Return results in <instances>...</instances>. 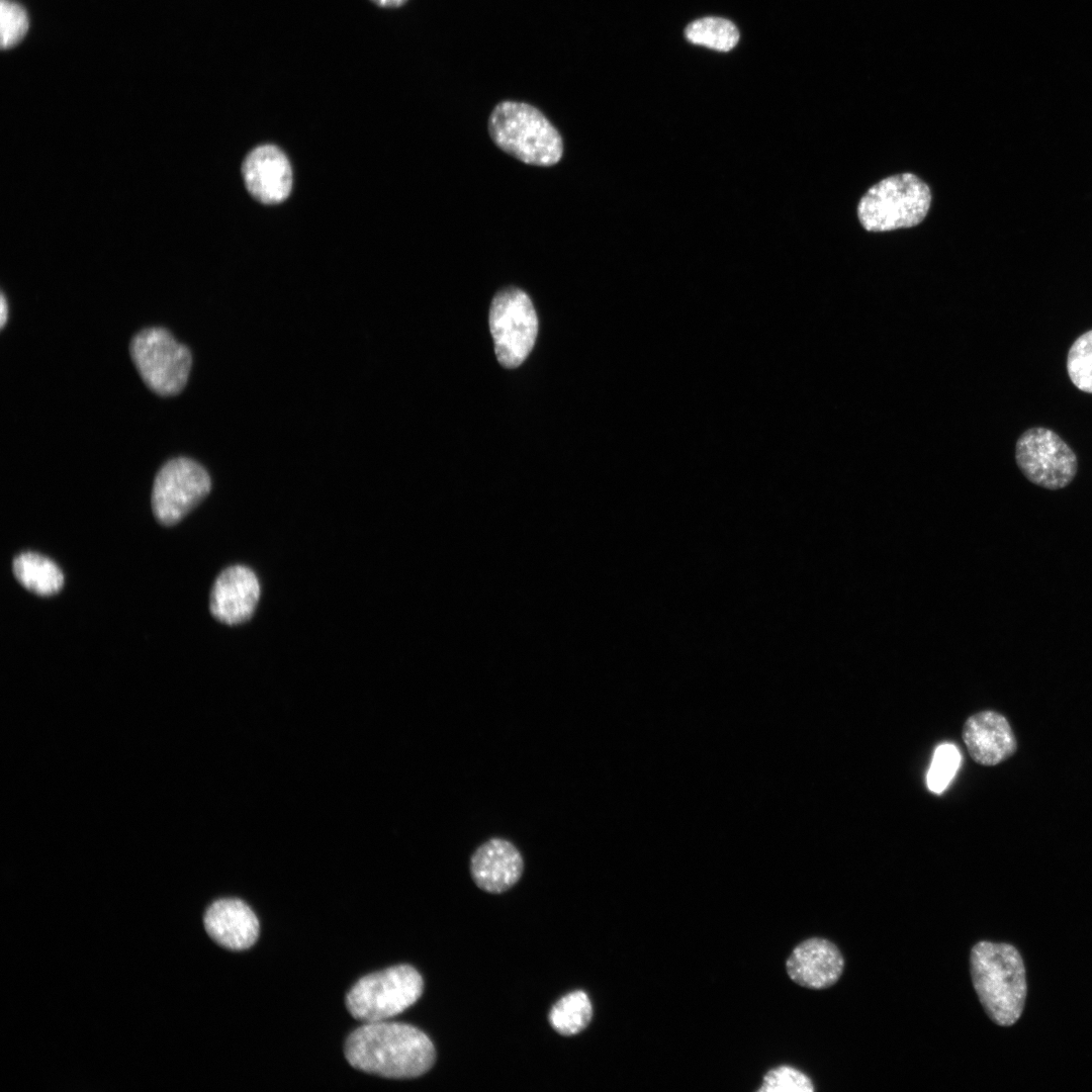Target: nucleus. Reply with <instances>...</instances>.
<instances>
[{"instance_id": "nucleus-8", "label": "nucleus", "mask_w": 1092, "mask_h": 1092, "mask_svg": "<svg viewBox=\"0 0 1092 1092\" xmlns=\"http://www.w3.org/2000/svg\"><path fill=\"white\" fill-rule=\"evenodd\" d=\"M211 480L196 461L178 457L167 461L156 474L151 504L156 520L172 526L193 510L209 492Z\"/></svg>"}, {"instance_id": "nucleus-22", "label": "nucleus", "mask_w": 1092, "mask_h": 1092, "mask_svg": "<svg viewBox=\"0 0 1092 1092\" xmlns=\"http://www.w3.org/2000/svg\"><path fill=\"white\" fill-rule=\"evenodd\" d=\"M28 15L25 9L12 0L0 2V44L3 50L16 46L27 33Z\"/></svg>"}, {"instance_id": "nucleus-4", "label": "nucleus", "mask_w": 1092, "mask_h": 1092, "mask_svg": "<svg viewBox=\"0 0 1092 1092\" xmlns=\"http://www.w3.org/2000/svg\"><path fill=\"white\" fill-rule=\"evenodd\" d=\"M423 990L420 973L412 966L398 965L361 978L348 992L346 1006L365 1023L384 1021L414 1005Z\"/></svg>"}, {"instance_id": "nucleus-17", "label": "nucleus", "mask_w": 1092, "mask_h": 1092, "mask_svg": "<svg viewBox=\"0 0 1092 1092\" xmlns=\"http://www.w3.org/2000/svg\"><path fill=\"white\" fill-rule=\"evenodd\" d=\"M593 1017V1005L583 991H573L560 998L549 1012V1023L559 1034L571 1036L587 1027Z\"/></svg>"}, {"instance_id": "nucleus-6", "label": "nucleus", "mask_w": 1092, "mask_h": 1092, "mask_svg": "<svg viewBox=\"0 0 1092 1092\" xmlns=\"http://www.w3.org/2000/svg\"><path fill=\"white\" fill-rule=\"evenodd\" d=\"M129 352L147 386L162 396L179 393L191 368L189 349L163 328H147L130 341Z\"/></svg>"}, {"instance_id": "nucleus-24", "label": "nucleus", "mask_w": 1092, "mask_h": 1092, "mask_svg": "<svg viewBox=\"0 0 1092 1092\" xmlns=\"http://www.w3.org/2000/svg\"><path fill=\"white\" fill-rule=\"evenodd\" d=\"M7 314H8V305H7V302H6V298H5L4 294L2 293V295H1V303H0V326H1V328H3L5 323H6Z\"/></svg>"}, {"instance_id": "nucleus-10", "label": "nucleus", "mask_w": 1092, "mask_h": 1092, "mask_svg": "<svg viewBox=\"0 0 1092 1092\" xmlns=\"http://www.w3.org/2000/svg\"><path fill=\"white\" fill-rule=\"evenodd\" d=\"M524 858L511 840L494 836L479 844L469 860L470 876L482 891L500 894L513 888L524 873Z\"/></svg>"}, {"instance_id": "nucleus-11", "label": "nucleus", "mask_w": 1092, "mask_h": 1092, "mask_svg": "<svg viewBox=\"0 0 1092 1092\" xmlns=\"http://www.w3.org/2000/svg\"><path fill=\"white\" fill-rule=\"evenodd\" d=\"M260 597L255 572L244 565H232L215 578L209 596V610L219 622L237 625L253 615Z\"/></svg>"}, {"instance_id": "nucleus-23", "label": "nucleus", "mask_w": 1092, "mask_h": 1092, "mask_svg": "<svg viewBox=\"0 0 1092 1092\" xmlns=\"http://www.w3.org/2000/svg\"><path fill=\"white\" fill-rule=\"evenodd\" d=\"M381 7L393 8L403 5L407 0H371Z\"/></svg>"}, {"instance_id": "nucleus-9", "label": "nucleus", "mask_w": 1092, "mask_h": 1092, "mask_svg": "<svg viewBox=\"0 0 1092 1092\" xmlns=\"http://www.w3.org/2000/svg\"><path fill=\"white\" fill-rule=\"evenodd\" d=\"M1015 459L1030 482L1048 489L1067 486L1077 472L1074 451L1058 434L1046 428L1025 431L1017 440Z\"/></svg>"}, {"instance_id": "nucleus-20", "label": "nucleus", "mask_w": 1092, "mask_h": 1092, "mask_svg": "<svg viewBox=\"0 0 1092 1092\" xmlns=\"http://www.w3.org/2000/svg\"><path fill=\"white\" fill-rule=\"evenodd\" d=\"M961 763V753L952 743H942L934 751L927 774V786L935 794L942 793L954 777Z\"/></svg>"}, {"instance_id": "nucleus-5", "label": "nucleus", "mask_w": 1092, "mask_h": 1092, "mask_svg": "<svg viewBox=\"0 0 1092 1092\" xmlns=\"http://www.w3.org/2000/svg\"><path fill=\"white\" fill-rule=\"evenodd\" d=\"M931 195L928 186L913 174L888 177L861 198L858 217L864 229L892 231L919 223L926 215Z\"/></svg>"}, {"instance_id": "nucleus-13", "label": "nucleus", "mask_w": 1092, "mask_h": 1092, "mask_svg": "<svg viewBox=\"0 0 1092 1092\" xmlns=\"http://www.w3.org/2000/svg\"><path fill=\"white\" fill-rule=\"evenodd\" d=\"M843 957L838 947L822 937L800 942L786 962V971L796 984L809 989H826L842 975Z\"/></svg>"}, {"instance_id": "nucleus-18", "label": "nucleus", "mask_w": 1092, "mask_h": 1092, "mask_svg": "<svg viewBox=\"0 0 1092 1092\" xmlns=\"http://www.w3.org/2000/svg\"><path fill=\"white\" fill-rule=\"evenodd\" d=\"M685 35L694 44L719 52L732 50L739 40V31L733 22L714 16L691 22L685 29Z\"/></svg>"}, {"instance_id": "nucleus-19", "label": "nucleus", "mask_w": 1092, "mask_h": 1092, "mask_svg": "<svg viewBox=\"0 0 1092 1092\" xmlns=\"http://www.w3.org/2000/svg\"><path fill=\"white\" fill-rule=\"evenodd\" d=\"M1067 370L1078 389L1092 393V330L1081 335L1071 346Z\"/></svg>"}, {"instance_id": "nucleus-14", "label": "nucleus", "mask_w": 1092, "mask_h": 1092, "mask_svg": "<svg viewBox=\"0 0 1092 1092\" xmlns=\"http://www.w3.org/2000/svg\"><path fill=\"white\" fill-rule=\"evenodd\" d=\"M962 737L973 760L993 766L1011 757L1017 748L1006 718L994 711L978 712L967 719Z\"/></svg>"}, {"instance_id": "nucleus-2", "label": "nucleus", "mask_w": 1092, "mask_h": 1092, "mask_svg": "<svg viewBox=\"0 0 1092 1092\" xmlns=\"http://www.w3.org/2000/svg\"><path fill=\"white\" fill-rule=\"evenodd\" d=\"M970 970L987 1015L998 1025L1014 1024L1022 1014L1027 992L1019 951L1008 943L979 941L971 949Z\"/></svg>"}, {"instance_id": "nucleus-3", "label": "nucleus", "mask_w": 1092, "mask_h": 1092, "mask_svg": "<svg viewBox=\"0 0 1092 1092\" xmlns=\"http://www.w3.org/2000/svg\"><path fill=\"white\" fill-rule=\"evenodd\" d=\"M488 131L499 149L526 164L552 166L563 154V143L556 128L528 103H498L488 118Z\"/></svg>"}, {"instance_id": "nucleus-1", "label": "nucleus", "mask_w": 1092, "mask_h": 1092, "mask_svg": "<svg viewBox=\"0 0 1092 1092\" xmlns=\"http://www.w3.org/2000/svg\"><path fill=\"white\" fill-rule=\"evenodd\" d=\"M345 1057L355 1069L389 1079H413L431 1070L436 1050L421 1029L405 1023H365L347 1038Z\"/></svg>"}, {"instance_id": "nucleus-7", "label": "nucleus", "mask_w": 1092, "mask_h": 1092, "mask_svg": "<svg viewBox=\"0 0 1092 1092\" xmlns=\"http://www.w3.org/2000/svg\"><path fill=\"white\" fill-rule=\"evenodd\" d=\"M489 329L500 365L520 366L532 351L538 334L537 314L527 293L517 287L498 291L490 304Z\"/></svg>"}, {"instance_id": "nucleus-21", "label": "nucleus", "mask_w": 1092, "mask_h": 1092, "mask_svg": "<svg viewBox=\"0 0 1092 1092\" xmlns=\"http://www.w3.org/2000/svg\"><path fill=\"white\" fill-rule=\"evenodd\" d=\"M758 1092H812L814 1085L812 1080L802 1071L788 1065H782L768 1070L761 1082Z\"/></svg>"}, {"instance_id": "nucleus-12", "label": "nucleus", "mask_w": 1092, "mask_h": 1092, "mask_svg": "<svg viewBox=\"0 0 1092 1092\" xmlns=\"http://www.w3.org/2000/svg\"><path fill=\"white\" fill-rule=\"evenodd\" d=\"M242 174L250 194L262 203L282 202L291 191V166L276 146L263 145L252 150L244 160Z\"/></svg>"}, {"instance_id": "nucleus-15", "label": "nucleus", "mask_w": 1092, "mask_h": 1092, "mask_svg": "<svg viewBox=\"0 0 1092 1092\" xmlns=\"http://www.w3.org/2000/svg\"><path fill=\"white\" fill-rule=\"evenodd\" d=\"M204 927L219 945L231 950L251 947L259 936V921L254 911L242 900L220 899L205 911Z\"/></svg>"}, {"instance_id": "nucleus-16", "label": "nucleus", "mask_w": 1092, "mask_h": 1092, "mask_svg": "<svg viewBox=\"0 0 1092 1092\" xmlns=\"http://www.w3.org/2000/svg\"><path fill=\"white\" fill-rule=\"evenodd\" d=\"M12 571L21 585L38 596L58 593L64 581L58 565L35 552L27 551L16 555L12 560Z\"/></svg>"}]
</instances>
